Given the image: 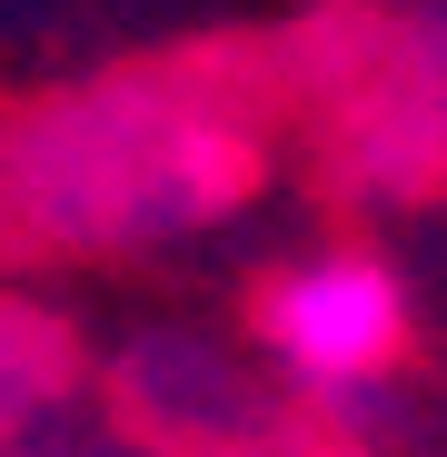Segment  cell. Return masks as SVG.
Returning a JSON list of instances; mask_svg holds the SVG:
<instances>
[{
    "label": "cell",
    "mask_w": 447,
    "mask_h": 457,
    "mask_svg": "<svg viewBox=\"0 0 447 457\" xmlns=\"http://www.w3.org/2000/svg\"><path fill=\"white\" fill-rule=\"evenodd\" d=\"M259 348L328 408H368L408 358V278L378 249H309L259 288Z\"/></svg>",
    "instance_id": "cell-1"
}]
</instances>
